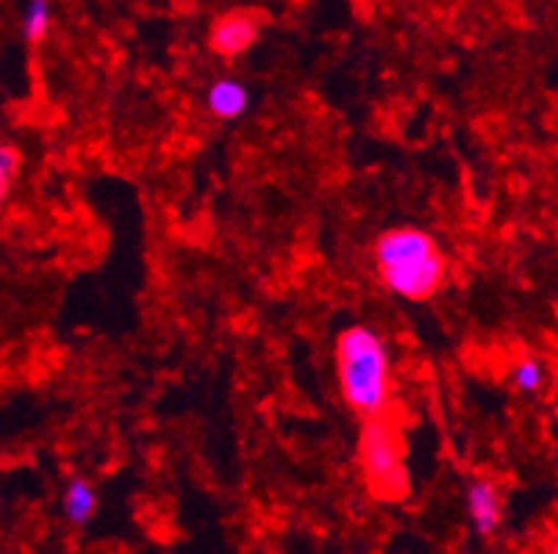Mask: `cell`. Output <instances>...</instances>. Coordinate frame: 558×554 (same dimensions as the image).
Wrapping results in <instances>:
<instances>
[{"instance_id":"7","label":"cell","mask_w":558,"mask_h":554,"mask_svg":"<svg viewBox=\"0 0 558 554\" xmlns=\"http://www.w3.org/2000/svg\"><path fill=\"white\" fill-rule=\"evenodd\" d=\"M64 513L73 525H89V518L98 513V491L84 477H73L64 491Z\"/></svg>"},{"instance_id":"8","label":"cell","mask_w":558,"mask_h":554,"mask_svg":"<svg viewBox=\"0 0 558 554\" xmlns=\"http://www.w3.org/2000/svg\"><path fill=\"white\" fill-rule=\"evenodd\" d=\"M511 380H514V389L522 391V394H536L545 385L547 369L539 358L527 355V358L514 360V366H511Z\"/></svg>"},{"instance_id":"4","label":"cell","mask_w":558,"mask_h":554,"mask_svg":"<svg viewBox=\"0 0 558 554\" xmlns=\"http://www.w3.org/2000/svg\"><path fill=\"white\" fill-rule=\"evenodd\" d=\"M258 30H262V17L251 9H236V12H228L211 25L209 45L217 56H242L245 50L253 48V42L258 39Z\"/></svg>"},{"instance_id":"2","label":"cell","mask_w":558,"mask_h":554,"mask_svg":"<svg viewBox=\"0 0 558 554\" xmlns=\"http://www.w3.org/2000/svg\"><path fill=\"white\" fill-rule=\"evenodd\" d=\"M337 378L344 403L362 419L387 414L392 403V364L387 344L367 324H350L337 338Z\"/></svg>"},{"instance_id":"6","label":"cell","mask_w":558,"mask_h":554,"mask_svg":"<svg viewBox=\"0 0 558 554\" xmlns=\"http://www.w3.org/2000/svg\"><path fill=\"white\" fill-rule=\"evenodd\" d=\"M206 106L217 120H236L251 106V89L236 78H220L206 91Z\"/></svg>"},{"instance_id":"11","label":"cell","mask_w":558,"mask_h":554,"mask_svg":"<svg viewBox=\"0 0 558 554\" xmlns=\"http://www.w3.org/2000/svg\"><path fill=\"white\" fill-rule=\"evenodd\" d=\"M262 554H272V552H262Z\"/></svg>"},{"instance_id":"1","label":"cell","mask_w":558,"mask_h":554,"mask_svg":"<svg viewBox=\"0 0 558 554\" xmlns=\"http://www.w3.org/2000/svg\"><path fill=\"white\" fill-rule=\"evenodd\" d=\"M375 267L380 283L398 297L423 303L442 288L448 278V258L442 247L423 227H389L375 242Z\"/></svg>"},{"instance_id":"5","label":"cell","mask_w":558,"mask_h":554,"mask_svg":"<svg viewBox=\"0 0 558 554\" xmlns=\"http://www.w3.org/2000/svg\"><path fill=\"white\" fill-rule=\"evenodd\" d=\"M466 510H470V521H473L475 532L481 538H489L500 527V518H504L500 488L486 480V477L470 482V488H466Z\"/></svg>"},{"instance_id":"10","label":"cell","mask_w":558,"mask_h":554,"mask_svg":"<svg viewBox=\"0 0 558 554\" xmlns=\"http://www.w3.org/2000/svg\"><path fill=\"white\" fill-rule=\"evenodd\" d=\"M17 167H20V152L14 150L12 145H0V206H3V200H7L9 183H12V177L17 175Z\"/></svg>"},{"instance_id":"9","label":"cell","mask_w":558,"mask_h":554,"mask_svg":"<svg viewBox=\"0 0 558 554\" xmlns=\"http://www.w3.org/2000/svg\"><path fill=\"white\" fill-rule=\"evenodd\" d=\"M50 17H53V7L50 0H28L23 17V34L32 45H39L50 30Z\"/></svg>"},{"instance_id":"3","label":"cell","mask_w":558,"mask_h":554,"mask_svg":"<svg viewBox=\"0 0 558 554\" xmlns=\"http://www.w3.org/2000/svg\"><path fill=\"white\" fill-rule=\"evenodd\" d=\"M359 466L369 494L378 502H400L409 496L411 480L405 471V441L398 421L389 414L364 419L359 435Z\"/></svg>"}]
</instances>
